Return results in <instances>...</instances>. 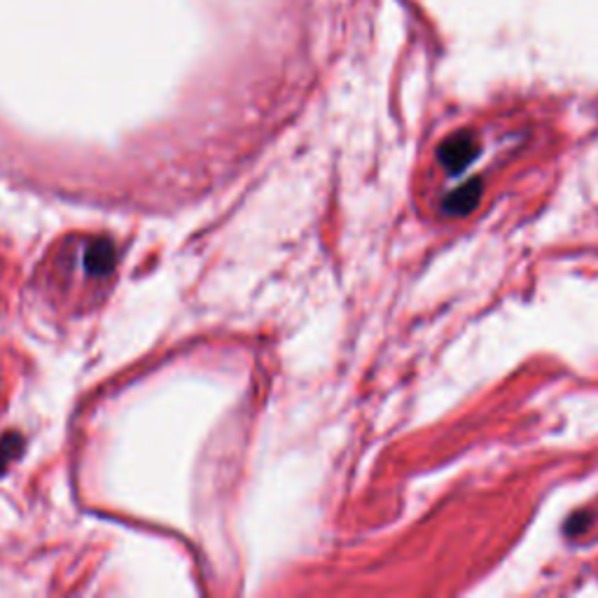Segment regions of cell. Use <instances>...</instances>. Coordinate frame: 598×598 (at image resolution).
Returning a JSON list of instances; mask_svg holds the SVG:
<instances>
[{
  "label": "cell",
  "instance_id": "cell-1",
  "mask_svg": "<svg viewBox=\"0 0 598 598\" xmlns=\"http://www.w3.org/2000/svg\"><path fill=\"white\" fill-rule=\"evenodd\" d=\"M477 152L479 145L475 134H470V131H458V134L444 138L440 150H437V159H440V164L449 173H461L465 166L477 157Z\"/></svg>",
  "mask_w": 598,
  "mask_h": 598
},
{
  "label": "cell",
  "instance_id": "cell-2",
  "mask_svg": "<svg viewBox=\"0 0 598 598\" xmlns=\"http://www.w3.org/2000/svg\"><path fill=\"white\" fill-rule=\"evenodd\" d=\"M479 197H482V180L475 178L463 187H458L456 192H451L449 197L442 201V211L447 215H454V218H461V215L475 211Z\"/></svg>",
  "mask_w": 598,
  "mask_h": 598
}]
</instances>
